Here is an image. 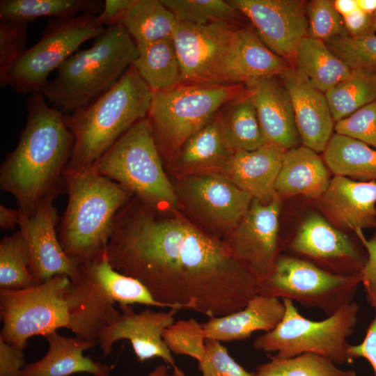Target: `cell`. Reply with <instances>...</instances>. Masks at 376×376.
<instances>
[{
	"instance_id": "28",
	"label": "cell",
	"mask_w": 376,
	"mask_h": 376,
	"mask_svg": "<svg viewBox=\"0 0 376 376\" xmlns=\"http://www.w3.org/2000/svg\"><path fill=\"white\" fill-rule=\"evenodd\" d=\"M290 67L265 45L251 24L238 28L233 61L234 84L279 76Z\"/></svg>"
},
{
	"instance_id": "2",
	"label": "cell",
	"mask_w": 376,
	"mask_h": 376,
	"mask_svg": "<svg viewBox=\"0 0 376 376\" xmlns=\"http://www.w3.org/2000/svg\"><path fill=\"white\" fill-rule=\"evenodd\" d=\"M27 118L16 148L0 169V189L12 194L23 214L32 216L47 196L58 195L73 147L64 115L41 93L26 100Z\"/></svg>"
},
{
	"instance_id": "8",
	"label": "cell",
	"mask_w": 376,
	"mask_h": 376,
	"mask_svg": "<svg viewBox=\"0 0 376 376\" xmlns=\"http://www.w3.org/2000/svg\"><path fill=\"white\" fill-rule=\"evenodd\" d=\"M248 93L244 84H180L152 93L147 117L162 160L169 164L189 138Z\"/></svg>"
},
{
	"instance_id": "23",
	"label": "cell",
	"mask_w": 376,
	"mask_h": 376,
	"mask_svg": "<svg viewBox=\"0 0 376 376\" xmlns=\"http://www.w3.org/2000/svg\"><path fill=\"white\" fill-rule=\"evenodd\" d=\"M286 150L265 143L252 151H235L220 172L253 198L267 203L278 195L275 183Z\"/></svg>"
},
{
	"instance_id": "21",
	"label": "cell",
	"mask_w": 376,
	"mask_h": 376,
	"mask_svg": "<svg viewBox=\"0 0 376 376\" xmlns=\"http://www.w3.org/2000/svg\"><path fill=\"white\" fill-rule=\"evenodd\" d=\"M267 143L286 150L300 140L289 93L278 76L245 84Z\"/></svg>"
},
{
	"instance_id": "29",
	"label": "cell",
	"mask_w": 376,
	"mask_h": 376,
	"mask_svg": "<svg viewBox=\"0 0 376 376\" xmlns=\"http://www.w3.org/2000/svg\"><path fill=\"white\" fill-rule=\"evenodd\" d=\"M136 46L138 55L132 67L152 93L182 84V70L173 37Z\"/></svg>"
},
{
	"instance_id": "47",
	"label": "cell",
	"mask_w": 376,
	"mask_h": 376,
	"mask_svg": "<svg viewBox=\"0 0 376 376\" xmlns=\"http://www.w3.org/2000/svg\"><path fill=\"white\" fill-rule=\"evenodd\" d=\"M25 365L24 350L0 339V376H20Z\"/></svg>"
},
{
	"instance_id": "14",
	"label": "cell",
	"mask_w": 376,
	"mask_h": 376,
	"mask_svg": "<svg viewBox=\"0 0 376 376\" xmlns=\"http://www.w3.org/2000/svg\"><path fill=\"white\" fill-rule=\"evenodd\" d=\"M173 185L180 206L204 227L203 230L221 240L237 226L253 199L217 173L179 175Z\"/></svg>"
},
{
	"instance_id": "12",
	"label": "cell",
	"mask_w": 376,
	"mask_h": 376,
	"mask_svg": "<svg viewBox=\"0 0 376 376\" xmlns=\"http://www.w3.org/2000/svg\"><path fill=\"white\" fill-rule=\"evenodd\" d=\"M359 283L360 276L334 274L295 256L279 254L270 275L259 281L258 294L295 301L328 317L354 301Z\"/></svg>"
},
{
	"instance_id": "53",
	"label": "cell",
	"mask_w": 376,
	"mask_h": 376,
	"mask_svg": "<svg viewBox=\"0 0 376 376\" xmlns=\"http://www.w3.org/2000/svg\"><path fill=\"white\" fill-rule=\"evenodd\" d=\"M148 376H175L174 373H170L168 367L164 364L157 366Z\"/></svg>"
},
{
	"instance_id": "6",
	"label": "cell",
	"mask_w": 376,
	"mask_h": 376,
	"mask_svg": "<svg viewBox=\"0 0 376 376\" xmlns=\"http://www.w3.org/2000/svg\"><path fill=\"white\" fill-rule=\"evenodd\" d=\"M70 281L65 295L68 329L88 340L98 341L102 331L119 317L116 303L169 308L157 301L139 281L116 270L106 253L100 258L78 264L77 274Z\"/></svg>"
},
{
	"instance_id": "22",
	"label": "cell",
	"mask_w": 376,
	"mask_h": 376,
	"mask_svg": "<svg viewBox=\"0 0 376 376\" xmlns=\"http://www.w3.org/2000/svg\"><path fill=\"white\" fill-rule=\"evenodd\" d=\"M319 199L323 211L343 229L355 233L376 225V182L336 175Z\"/></svg>"
},
{
	"instance_id": "51",
	"label": "cell",
	"mask_w": 376,
	"mask_h": 376,
	"mask_svg": "<svg viewBox=\"0 0 376 376\" xmlns=\"http://www.w3.org/2000/svg\"><path fill=\"white\" fill-rule=\"evenodd\" d=\"M332 3L336 10L343 18L358 8L357 0H336Z\"/></svg>"
},
{
	"instance_id": "7",
	"label": "cell",
	"mask_w": 376,
	"mask_h": 376,
	"mask_svg": "<svg viewBox=\"0 0 376 376\" xmlns=\"http://www.w3.org/2000/svg\"><path fill=\"white\" fill-rule=\"evenodd\" d=\"M92 167L157 212L174 213L181 207L148 117L133 125Z\"/></svg>"
},
{
	"instance_id": "4",
	"label": "cell",
	"mask_w": 376,
	"mask_h": 376,
	"mask_svg": "<svg viewBox=\"0 0 376 376\" xmlns=\"http://www.w3.org/2000/svg\"><path fill=\"white\" fill-rule=\"evenodd\" d=\"M137 55L136 44L122 25L107 28L89 48L68 58L40 93L52 107L71 114L111 89Z\"/></svg>"
},
{
	"instance_id": "13",
	"label": "cell",
	"mask_w": 376,
	"mask_h": 376,
	"mask_svg": "<svg viewBox=\"0 0 376 376\" xmlns=\"http://www.w3.org/2000/svg\"><path fill=\"white\" fill-rule=\"evenodd\" d=\"M240 26L177 20L173 40L182 70L181 84H234L233 60Z\"/></svg>"
},
{
	"instance_id": "45",
	"label": "cell",
	"mask_w": 376,
	"mask_h": 376,
	"mask_svg": "<svg viewBox=\"0 0 376 376\" xmlns=\"http://www.w3.org/2000/svg\"><path fill=\"white\" fill-rule=\"evenodd\" d=\"M374 228L375 233L369 240L366 238L362 230L355 232L367 253V260L361 272L360 279L361 283L363 285L367 300L373 308L376 306V225Z\"/></svg>"
},
{
	"instance_id": "5",
	"label": "cell",
	"mask_w": 376,
	"mask_h": 376,
	"mask_svg": "<svg viewBox=\"0 0 376 376\" xmlns=\"http://www.w3.org/2000/svg\"><path fill=\"white\" fill-rule=\"evenodd\" d=\"M152 92L132 65L107 92L71 114L65 123L73 136L65 169H86L102 157L126 132L146 118Z\"/></svg>"
},
{
	"instance_id": "49",
	"label": "cell",
	"mask_w": 376,
	"mask_h": 376,
	"mask_svg": "<svg viewBox=\"0 0 376 376\" xmlns=\"http://www.w3.org/2000/svg\"><path fill=\"white\" fill-rule=\"evenodd\" d=\"M136 0H105L97 19L105 28L119 25L127 10Z\"/></svg>"
},
{
	"instance_id": "17",
	"label": "cell",
	"mask_w": 376,
	"mask_h": 376,
	"mask_svg": "<svg viewBox=\"0 0 376 376\" xmlns=\"http://www.w3.org/2000/svg\"><path fill=\"white\" fill-rule=\"evenodd\" d=\"M288 248L296 257L344 276H360L367 260V253L316 213L305 219Z\"/></svg>"
},
{
	"instance_id": "1",
	"label": "cell",
	"mask_w": 376,
	"mask_h": 376,
	"mask_svg": "<svg viewBox=\"0 0 376 376\" xmlns=\"http://www.w3.org/2000/svg\"><path fill=\"white\" fill-rule=\"evenodd\" d=\"M175 213L132 196L112 225L105 251L111 265L171 309L213 318L244 308L258 294V279L222 240Z\"/></svg>"
},
{
	"instance_id": "54",
	"label": "cell",
	"mask_w": 376,
	"mask_h": 376,
	"mask_svg": "<svg viewBox=\"0 0 376 376\" xmlns=\"http://www.w3.org/2000/svg\"><path fill=\"white\" fill-rule=\"evenodd\" d=\"M376 307V306H375Z\"/></svg>"
},
{
	"instance_id": "35",
	"label": "cell",
	"mask_w": 376,
	"mask_h": 376,
	"mask_svg": "<svg viewBox=\"0 0 376 376\" xmlns=\"http://www.w3.org/2000/svg\"><path fill=\"white\" fill-rule=\"evenodd\" d=\"M324 94L336 123L376 100V71L352 68L347 78Z\"/></svg>"
},
{
	"instance_id": "19",
	"label": "cell",
	"mask_w": 376,
	"mask_h": 376,
	"mask_svg": "<svg viewBox=\"0 0 376 376\" xmlns=\"http://www.w3.org/2000/svg\"><path fill=\"white\" fill-rule=\"evenodd\" d=\"M56 196L45 198L31 217L19 212L18 226L29 248L30 269L37 283L56 275L72 280L77 271L78 264L65 253L56 233L58 216L53 204Z\"/></svg>"
},
{
	"instance_id": "31",
	"label": "cell",
	"mask_w": 376,
	"mask_h": 376,
	"mask_svg": "<svg viewBox=\"0 0 376 376\" xmlns=\"http://www.w3.org/2000/svg\"><path fill=\"white\" fill-rule=\"evenodd\" d=\"M323 152V160L336 175L376 182V150L347 136L335 133Z\"/></svg>"
},
{
	"instance_id": "36",
	"label": "cell",
	"mask_w": 376,
	"mask_h": 376,
	"mask_svg": "<svg viewBox=\"0 0 376 376\" xmlns=\"http://www.w3.org/2000/svg\"><path fill=\"white\" fill-rule=\"evenodd\" d=\"M269 361L258 365L253 376H357L352 370L337 367L331 359L314 353H304L291 358L267 354Z\"/></svg>"
},
{
	"instance_id": "18",
	"label": "cell",
	"mask_w": 376,
	"mask_h": 376,
	"mask_svg": "<svg viewBox=\"0 0 376 376\" xmlns=\"http://www.w3.org/2000/svg\"><path fill=\"white\" fill-rule=\"evenodd\" d=\"M119 317L102 333L100 347L104 357L111 352L120 340H130L139 361L160 358L171 366L175 376H186L177 366L162 338L163 331L174 322L176 309L167 312L146 308L136 313L130 305L120 306Z\"/></svg>"
},
{
	"instance_id": "40",
	"label": "cell",
	"mask_w": 376,
	"mask_h": 376,
	"mask_svg": "<svg viewBox=\"0 0 376 376\" xmlns=\"http://www.w3.org/2000/svg\"><path fill=\"white\" fill-rule=\"evenodd\" d=\"M325 42L351 69L362 68L376 71V34L364 37L347 34Z\"/></svg>"
},
{
	"instance_id": "26",
	"label": "cell",
	"mask_w": 376,
	"mask_h": 376,
	"mask_svg": "<svg viewBox=\"0 0 376 376\" xmlns=\"http://www.w3.org/2000/svg\"><path fill=\"white\" fill-rule=\"evenodd\" d=\"M233 152L225 136L219 111L184 143L169 166L178 175L195 173H220Z\"/></svg>"
},
{
	"instance_id": "37",
	"label": "cell",
	"mask_w": 376,
	"mask_h": 376,
	"mask_svg": "<svg viewBox=\"0 0 376 376\" xmlns=\"http://www.w3.org/2000/svg\"><path fill=\"white\" fill-rule=\"evenodd\" d=\"M30 254L20 231L0 242V289H20L37 284L30 269Z\"/></svg>"
},
{
	"instance_id": "41",
	"label": "cell",
	"mask_w": 376,
	"mask_h": 376,
	"mask_svg": "<svg viewBox=\"0 0 376 376\" xmlns=\"http://www.w3.org/2000/svg\"><path fill=\"white\" fill-rule=\"evenodd\" d=\"M308 36L327 42L347 35L343 17L331 1L313 0L306 6Z\"/></svg>"
},
{
	"instance_id": "11",
	"label": "cell",
	"mask_w": 376,
	"mask_h": 376,
	"mask_svg": "<svg viewBox=\"0 0 376 376\" xmlns=\"http://www.w3.org/2000/svg\"><path fill=\"white\" fill-rule=\"evenodd\" d=\"M107 30L93 14L49 19L39 41L26 49L11 68L7 86L20 93H40L49 74L86 41Z\"/></svg>"
},
{
	"instance_id": "38",
	"label": "cell",
	"mask_w": 376,
	"mask_h": 376,
	"mask_svg": "<svg viewBox=\"0 0 376 376\" xmlns=\"http://www.w3.org/2000/svg\"><path fill=\"white\" fill-rule=\"evenodd\" d=\"M177 20L198 25L228 23L243 26L246 18L228 1L161 0Z\"/></svg>"
},
{
	"instance_id": "27",
	"label": "cell",
	"mask_w": 376,
	"mask_h": 376,
	"mask_svg": "<svg viewBox=\"0 0 376 376\" xmlns=\"http://www.w3.org/2000/svg\"><path fill=\"white\" fill-rule=\"evenodd\" d=\"M330 182L329 171L319 155L304 146L286 150L276 183L281 196L302 195L319 199Z\"/></svg>"
},
{
	"instance_id": "3",
	"label": "cell",
	"mask_w": 376,
	"mask_h": 376,
	"mask_svg": "<svg viewBox=\"0 0 376 376\" xmlns=\"http://www.w3.org/2000/svg\"><path fill=\"white\" fill-rule=\"evenodd\" d=\"M68 199L58 238L65 253L77 264L104 253L114 219L133 196L92 166L63 173Z\"/></svg>"
},
{
	"instance_id": "15",
	"label": "cell",
	"mask_w": 376,
	"mask_h": 376,
	"mask_svg": "<svg viewBox=\"0 0 376 376\" xmlns=\"http://www.w3.org/2000/svg\"><path fill=\"white\" fill-rule=\"evenodd\" d=\"M280 209L278 195L267 203L253 198L242 220L222 240L233 256L245 264L259 281L270 275L279 255Z\"/></svg>"
},
{
	"instance_id": "46",
	"label": "cell",
	"mask_w": 376,
	"mask_h": 376,
	"mask_svg": "<svg viewBox=\"0 0 376 376\" xmlns=\"http://www.w3.org/2000/svg\"><path fill=\"white\" fill-rule=\"evenodd\" d=\"M343 19L350 36L364 37L376 34V13L368 14L357 8Z\"/></svg>"
},
{
	"instance_id": "52",
	"label": "cell",
	"mask_w": 376,
	"mask_h": 376,
	"mask_svg": "<svg viewBox=\"0 0 376 376\" xmlns=\"http://www.w3.org/2000/svg\"><path fill=\"white\" fill-rule=\"evenodd\" d=\"M358 8L368 13H376V0H357Z\"/></svg>"
},
{
	"instance_id": "50",
	"label": "cell",
	"mask_w": 376,
	"mask_h": 376,
	"mask_svg": "<svg viewBox=\"0 0 376 376\" xmlns=\"http://www.w3.org/2000/svg\"><path fill=\"white\" fill-rule=\"evenodd\" d=\"M20 212L19 210L0 205V226L3 229H14L18 225Z\"/></svg>"
},
{
	"instance_id": "24",
	"label": "cell",
	"mask_w": 376,
	"mask_h": 376,
	"mask_svg": "<svg viewBox=\"0 0 376 376\" xmlns=\"http://www.w3.org/2000/svg\"><path fill=\"white\" fill-rule=\"evenodd\" d=\"M284 313L283 301L258 294L242 309L210 318L202 325L206 339L219 342L242 340L250 338L255 331H272L280 323Z\"/></svg>"
},
{
	"instance_id": "30",
	"label": "cell",
	"mask_w": 376,
	"mask_h": 376,
	"mask_svg": "<svg viewBox=\"0 0 376 376\" xmlns=\"http://www.w3.org/2000/svg\"><path fill=\"white\" fill-rule=\"evenodd\" d=\"M295 68L324 93L347 78L352 70L325 42L309 36L304 38L297 47Z\"/></svg>"
},
{
	"instance_id": "16",
	"label": "cell",
	"mask_w": 376,
	"mask_h": 376,
	"mask_svg": "<svg viewBox=\"0 0 376 376\" xmlns=\"http://www.w3.org/2000/svg\"><path fill=\"white\" fill-rule=\"evenodd\" d=\"M265 45L295 68L297 47L308 36L306 3L301 0H229Z\"/></svg>"
},
{
	"instance_id": "39",
	"label": "cell",
	"mask_w": 376,
	"mask_h": 376,
	"mask_svg": "<svg viewBox=\"0 0 376 376\" xmlns=\"http://www.w3.org/2000/svg\"><path fill=\"white\" fill-rule=\"evenodd\" d=\"M162 338L174 354L189 356L198 363L203 359L206 336L202 324L194 318L173 322L163 331Z\"/></svg>"
},
{
	"instance_id": "48",
	"label": "cell",
	"mask_w": 376,
	"mask_h": 376,
	"mask_svg": "<svg viewBox=\"0 0 376 376\" xmlns=\"http://www.w3.org/2000/svg\"><path fill=\"white\" fill-rule=\"evenodd\" d=\"M375 315L369 324L363 341L358 345H350V354L354 359L363 357L368 360L376 375V307Z\"/></svg>"
},
{
	"instance_id": "25",
	"label": "cell",
	"mask_w": 376,
	"mask_h": 376,
	"mask_svg": "<svg viewBox=\"0 0 376 376\" xmlns=\"http://www.w3.org/2000/svg\"><path fill=\"white\" fill-rule=\"evenodd\" d=\"M49 347L40 359L26 364L20 376H70L89 373L94 376H109L111 367L85 357L84 352L97 341L83 338L66 337L56 331L45 336Z\"/></svg>"
},
{
	"instance_id": "42",
	"label": "cell",
	"mask_w": 376,
	"mask_h": 376,
	"mask_svg": "<svg viewBox=\"0 0 376 376\" xmlns=\"http://www.w3.org/2000/svg\"><path fill=\"white\" fill-rule=\"evenodd\" d=\"M28 23L0 20V86H7L8 74L26 51Z\"/></svg>"
},
{
	"instance_id": "34",
	"label": "cell",
	"mask_w": 376,
	"mask_h": 376,
	"mask_svg": "<svg viewBox=\"0 0 376 376\" xmlns=\"http://www.w3.org/2000/svg\"><path fill=\"white\" fill-rule=\"evenodd\" d=\"M220 115L225 136L233 152L252 151L267 143L249 93L224 106Z\"/></svg>"
},
{
	"instance_id": "20",
	"label": "cell",
	"mask_w": 376,
	"mask_h": 376,
	"mask_svg": "<svg viewBox=\"0 0 376 376\" xmlns=\"http://www.w3.org/2000/svg\"><path fill=\"white\" fill-rule=\"evenodd\" d=\"M278 77L289 93L303 146L317 153L323 152L335 125L325 94L295 68L290 67Z\"/></svg>"
},
{
	"instance_id": "44",
	"label": "cell",
	"mask_w": 376,
	"mask_h": 376,
	"mask_svg": "<svg viewBox=\"0 0 376 376\" xmlns=\"http://www.w3.org/2000/svg\"><path fill=\"white\" fill-rule=\"evenodd\" d=\"M198 368L202 376H253L237 363L221 342L205 340V353Z\"/></svg>"
},
{
	"instance_id": "9",
	"label": "cell",
	"mask_w": 376,
	"mask_h": 376,
	"mask_svg": "<svg viewBox=\"0 0 376 376\" xmlns=\"http://www.w3.org/2000/svg\"><path fill=\"white\" fill-rule=\"evenodd\" d=\"M285 313L272 331L258 336L253 347L275 353L279 358H291L314 353L331 359L337 365L350 363V344L347 338L357 323L359 306L353 301L326 319L314 321L301 315L293 301L283 299Z\"/></svg>"
},
{
	"instance_id": "32",
	"label": "cell",
	"mask_w": 376,
	"mask_h": 376,
	"mask_svg": "<svg viewBox=\"0 0 376 376\" xmlns=\"http://www.w3.org/2000/svg\"><path fill=\"white\" fill-rule=\"evenodd\" d=\"M100 0H1L0 20L29 23L40 17L69 18L90 13L99 15Z\"/></svg>"
},
{
	"instance_id": "43",
	"label": "cell",
	"mask_w": 376,
	"mask_h": 376,
	"mask_svg": "<svg viewBox=\"0 0 376 376\" xmlns=\"http://www.w3.org/2000/svg\"><path fill=\"white\" fill-rule=\"evenodd\" d=\"M334 130L376 150V100L336 122Z\"/></svg>"
},
{
	"instance_id": "10",
	"label": "cell",
	"mask_w": 376,
	"mask_h": 376,
	"mask_svg": "<svg viewBox=\"0 0 376 376\" xmlns=\"http://www.w3.org/2000/svg\"><path fill=\"white\" fill-rule=\"evenodd\" d=\"M70 282L68 276L56 275L27 288L0 289V339L24 350L32 336L68 329L65 295Z\"/></svg>"
},
{
	"instance_id": "33",
	"label": "cell",
	"mask_w": 376,
	"mask_h": 376,
	"mask_svg": "<svg viewBox=\"0 0 376 376\" xmlns=\"http://www.w3.org/2000/svg\"><path fill=\"white\" fill-rule=\"evenodd\" d=\"M176 24L175 16L161 0H136L120 23L136 45L172 38Z\"/></svg>"
}]
</instances>
